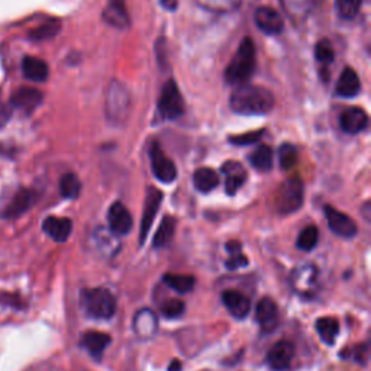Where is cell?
<instances>
[{"label":"cell","mask_w":371,"mask_h":371,"mask_svg":"<svg viewBox=\"0 0 371 371\" xmlns=\"http://www.w3.org/2000/svg\"><path fill=\"white\" fill-rule=\"evenodd\" d=\"M305 201V189L303 183L298 179H287L277 191V199L276 206L279 213L282 215H290L298 212L303 206Z\"/></svg>","instance_id":"cell-4"},{"label":"cell","mask_w":371,"mask_h":371,"mask_svg":"<svg viewBox=\"0 0 371 371\" xmlns=\"http://www.w3.org/2000/svg\"><path fill=\"white\" fill-rule=\"evenodd\" d=\"M329 229L337 234L338 237L342 238H353L357 234V225L356 222L348 216L342 213L341 210L332 208V206H325L324 209Z\"/></svg>","instance_id":"cell-9"},{"label":"cell","mask_w":371,"mask_h":371,"mask_svg":"<svg viewBox=\"0 0 371 371\" xmlns=\"http://www.w3.org/2000/svg\"><path fill=\"white\" fill-rule=\"evenodd\" d=\"M339 125L345 134L356 135L363 132L368 125V116L361 108H348L339 116Z\"/></svg>","instance_id":"cell-15"},{"label":"cell","mask_w":371,"mask_h":371,"mask_svg":"<svg viewBox=\"0 0 371 371\" xmlns=\"http://www.w3.org/2000/svg\"><path fill=\"white\" fill-rule=\"evenodd\" d=\"M111 344V337L103 332L89 331L82 337V347L96 360H101L108 345Z\"/></svg>","instance_id":"cell-19"},{"label":"cell","mask_w":371,"mask_h":371,"mask_svg":"<svg viewBox=\"0 0 371 371\" xmlns=\"http://www.w3.org/2000/svg\"><path fill=\"white\" fill-rule=\"evenodd\" d=\"M103 19L115 28L125 30L130 25L125 0H109L106 9L103 11Z\"/></svg>","instance_id":"cell-21"},{"label":"cell","mask_w":371,"mask_h":371,"mask_svg":"<svg viewBox=\"0 0 371 371\" xmlns=\"http://www.w3.org/2000/svg\"><path fill=\"white\" fill-rule=\"evenodd\" d=\"M360 89H361V82L356 70L351 67L344 68L337 84V94L341 97L350 99L357 96L360 93Z\"/></svg>","instance_id":"cell-24"},{"label":"cell","mask_w":371,"mask_h":371,"mask_svg":"<svg viewBox=\"0 0 371 371\" xmlns=\"http://www.w3.org/2000/svg\"><path fill=\"white\" fill-rule=\"evenodd\" d=\"M161 4L165 6V8H176V0H161Z\"/></svg>","instance_id":"cell-44"},{"label":"cell","mask_w":371,"mask_h":371,"mask_svg":"<svg viewBox=\"0 0 371 371\" xmlns=\"http://www.w3.org/2000/svg\"><path fill=\"white\" fill-rule=\"evenodd\" d=\"M175 231H176V220L171 216H165L154 235V239H153L154 249H163V246H167L172 235H175Z\"/></svg>","instance_id":"cell-28"},{"label":"cell","mask_w":371,"mask_h":371,"mask_svg":"<svg viewBox=\"0 0 371 371\" xmlns=\"http://www.w3.org/2000/svg\"><path fill=\"white\" fill-rule=\"evenodd\" d=\"M41 102H42V93L32 87H20L12 94L13 106L25 112H32L41 105Z\"/></svg>","instance_id":"cell-20"},{"label":"cell","mask_w":371,"mask_h":371,"mask_svg":"<svg viewBox=\"0 0 371 371\" xmlns=\"http://www.w3.org/2000/svg\"><path fill=\"white\" fill-rule=\"evenodd\" d=\"M163 201V193L156 189L151 187L148 189L146 191V199H145V205H144V215H142V222H141V232H139V244H144L148 232L151 229L153 222L156 219V215L160 209Z\"/></svg>","instance_id":"cell-8"},{"label":"cell","mask_w":371,"mask_h":371,"mask_svg":"<svg viewBox=\"0 0 371 371\" xmlns=\"http://www.w3.org/2000/svg\"><path fill=\"white\" fill-rule=\"evenodd\" d=\"M256 68V46L251 38H244L235 57L225 70V79L231 84H241L251 77Z\"/></svg>","instance_id":"cell-2"},{"label":"cell","mask_w":371,"mask_h":371,"mask_svg":"<svg viewBox=\"0 0 371 371\" xmlns=\"http://www.w3.org/2000/svg\"><path fill=\"white\" fill-rule=\"evenodd\" d=\"M193 183H194V187L199 191L209 193L218 187L219 176L215 170H212L209 167H202V168L194 171Z\"/></svg>","instance_id":"cell-26"},{"label":"cell","mask_w":371,"mask_h":371,"mask_svg":"<svg viewBox=\"0 0 371 371\" xmlns=\"http://www.w3.org/2000/svg\"><path fill=\"white\" fill-rule=\"evenodd\" d=\"M60 191L65 199H77L82 191V183L79 177L76 175H73V172H67V175L61 177Z\"/></svg>","instance_id":"cell-31"},{"label":"cell","mask_w":371,"mask_h":371,"mask_svg":"<svg viewBox=\"0 0 371 371\" xmlns=\"http://www.w3.org/2000/svg\"><path fill=\"white\" fill-rule=\"evenodd\" d=\"M368 357V348H367V344L360 345V347H356V354H354V360L358 363H365Z\"/></svg>","instance_id":"cell-42"},{"label":"cell","mask_w":371,"mask_h":371,"mask_svg":"<svg viewBox=\"0 0 371 371\" xmlns=\"http://www.w3.org/2000/svg\"><path fill=\"white\" fill-rule=\"evenodd\" d=\"M317 282V270L313 264H303L293 270L290 276L291 287L302 296L313 293Z\"/></svg>","instance_id":"cell-10"},{"label":"cell","mask_w":371,"mask_h":371,"mask_svg":"<svg viewBox=\"0 0 371 371\" xmlns=\"http://www.w3.org/2000/svg\"><path fill=\"white\" fill-rule=\"evenodd\" d=\"M134 331L142 339L153 338L158 331V319L151 309H141L134 317Z\"/></svg>","instance_id":"cell-17"},{"label":"cell","mask_w":371,"mask_h":371,"mask_svg":"<svg viewBox=\"0 0 371 371\" xmlns=\"http://www.w3.org/2000/svg\"><path fill=\"white\" fill-rule=\"evenodd\" d=\"M256 319L264 332H273L279 328V308L276 302L270 298H264L257 303Z\"/></svg>","instance_id":"cell-11"},{"label":"cell","mask_w":371,"mask_h":371,"mask_svg":"<svg viewBox=\"0 0 371 371\" xmlns=\"http://www.w3.org/2000/svg\"><path fill=\"white\" fill-rule=\"evenodd\" d=\"M131 109V96L119 82H112L106 94V115L115 123H122L128 118Z\"/></svg>","instance_id":"cell-5"},{"label":"cell","mask_w":371,"mask_h":371,"mask_svg":"<svg viewBox=\"0 0 371 371\" xmlns=\"http://www.w3.org/2000/svg\"><path fill=\"white\" fill-rule=\"evenodd\" d=\"M294 357V345L290 341H279L273 345L267 356V364L275 371H284L289 368Z\"/></svg>","instance_id":"cell-14"},{"label":"cell","mask_w":371,"mask_h":371,"mask_svg":"<svg viewBox=\"0 0 371 371\" xmlns=\"http://www.w3.org/2000/svg\"><path fill=\"white\" fill-rule=\"evenodd\" d=\"M108 222L111 232L115 235H127L134 227V220L130 210L120 202H115L108 213Z\"/></svg>","instance_id":"cell-13"},{"label":"cell","mask_w":371,"mask_h":371,"mask_svg":"<svg viewBox=\"0 0 371 371\" xmlns=\"http://www.w3.org/2000/svg\"><path fill=\"white\" fill-rule=\"evenodd\" d=\"M150 160L154 176L163 183H172L177 179V168L160 148L157 142H154L150 148Z\"/></svg>","instance_id":"cell-7"},{"label":"cell","mask_w":371,"mask_h":371,"mask_svg":"<svg viewBox=\"0 0 371 371\" xmlns=\"http://www.w3.org/2000/svg\"><path fill=\"white\" fill-rule=\"evenodd\" d=\"M263 135V131H256V132H249V134H242V135H237V137H231L229 142L234 145H250L254 144L256 141H258Z\"/></svg>","instance_id":"cell-40"},{"label":"cell","mask_w":371,"mask_h":371,"mask_svg":"<svg viewBox=\"0 0 371 371\" xmlns=\"http://www.w3.org/2000/svg\"><path fill=\"white\" fill-rule=\"evenodd\" d=\"M229 105L238 115H267L275 108V96L261 86L241 84L231 93Z\"/></svg>","instance_id":"cell-1"},{"label":"cell","mask_w":371,"mask_h":371,"mask_svg":"<svg viewBox=\"0 0 371 371\" xmlns=\"http://www.w3.org/2000/svg\"><path fill=\"white\" fill-rule=\"evenodd\" d=\"M227 250L229 253V260L227 261V267L229 270H237L239 267H244L249 264V260L241 253V244L237 241L228 242L227 244Z\"/></svg>","instance_id":"cell-36"},{"label":"cell","mask_w":371,"mask_h":371,"mask_svg":"<svg viewBox=\"0 0 371 371\" xmlns=\"http://www.w3.org/2000/svg\"><path fill=\"white\" fill-rule=\"evenodd\" d=\"M273 150L268 145H260L250 157L251 165L258 171H270L271 167H273Z\"/></svg>","instance_id":"cell-29"},{"label":"cell","mask_w":371,"mask_h":371,"mask_svg":"<svg viewBox=\"0 0 371 371\" xmlns=\"http://www.w3.org/2000/svg\"><path fill=\"white\" fill-rule=\"evenodd\" d=\"M35 199H37L35 193L30 189H23L18 191L12 199L11 205L6 208L4 216L8 219H12V218H18L23 215L25 212H28L32 208V205L35 203Z\"/></svg>","instance_id":"cell-22"},{"label":"cell","mask_w":371,"mask_h":371,"mask_svg":"<svg viewBox=\"0 0 371 371\" xmlns=\"http://www.w3.org/2000/svg\"><path fill=\"white\" fill-rule=\"evenodd\" d=\"M316 331L325 344L334 345L339 332V324L335 317L331 316L320 317L316 320Z\"/></svg>","instance_id":"cell-27"},{"label":"cell","mask_w":371,"mask_h":371,"mask_svg":"<svg viewBox=\"0 0 371 371\" xmlns=\"http://www.w3.org/2000/svg\"><path fill=\"white\" fill-rule=\"evenodd\" d=\"M158 113L161 118L175 120L184 113V102L182 93L175 80H168L163 89L158 99Z\"/></svg>","instance_id":"cell-6"},{"label":"cell","mask_w":371,"mask_h":371,"mask_svg":"<svg viewBox=\"0 0 371 371\" xmlns=\"http://www.w3.org/2000/svg\"><path fill=\"white\" fill-rule=\"evenodd\" d=\"M80 302L84 313L92 319L106 320L116 312V299L108 289H89L80 296Z\"/></svg>","instance_id":"cell-3"},{"label":"cell","mask_w":371,"mask_h":371,"mask_svg":"<svg viewBox=\"0 0 371 371\" xmlns=\"http://www.w3.org/2000/svg\"><path fill=\"white\" fill-rule=\"evenodd\" d=\"M186 310V305L180 299H168L161 305V313L167 319L180 317Z\"/></svg>","instance_id":"cell-38"},{"label":"cell","mask_w":371,"mask_h":371,"mask_svg":"<svg viewBox=\"0 0 371 371\" xmlns=\"http://www.w3.org/2000/svg\"><path fill=\"white\" fill-rule=\"evenodd\" d=\"M22 71L25 74V77L37 83L45 82L49 74V68L46 63L37 57H25L22 61Z\"/></svg>","instance_id":"cell-25"},{"label":"cell","mask_w":371,"mask_h":371,"mask_svg":"<svg viewBox=\"0 0 371 371\" xmlns=\"http://www.w3.org/2000/svg\"><path fill=\"white\" fill-rule=\"evenodd\" d=\"M60 30H61V22L57 19H51L42 23L41 27L35 28L30 37L34 41H46L54 38L60 32Z\"/></svg>","instance_id":"cell-33"},{"label":"cell","mask_w":371,"mask_h":371,"mask_svg":"<svg viewBox=\"0 0 371 371\" xmlns=\"http://www.w3.org/2000/svg\"><path fill=\"white\" fill-rule=\"evenodd\" d=\"M222 172L225 176V190L228 194H235L238 189L245 183L246 172L244 167L237 161H228L222 165Z\"/></svg>","instance_id":"cell-23"},{"label":"cell","mask_w":371,"mask_h":371,"mask_svg":"<svg viewBox=\"0 0 371 371\" xmlns=\"http://www.w3.org/2000/svg\"><path fill=\"white\" fill-rule=\"evenodd\" d=\"M164 283L179 293H190L194 289L196 280L193 276H186V275H172V273H167L163 277Z\"/></svg>","instance_id":"cell-30"},{"label":"cell","mask_w":371,"mask_h":371,"mask_svg":"<svg viewBox=\"0 0 371 371\" xmlns=\"http://www.w3.org/2000/svg\"><path fill=\"white\" fill-rule=\"evenodd\" d=\"M222 302L229 313L237 319H244L251 310L250 299L238 290H227L222 293Z\"/></svg>","instance_id":"cell-16"},{"label":"cell","mask_w":371,"mask_h":371,"mask_svg":"<svg viewBox=\"0 0 371 371\" xmlns=\"http://www.w3.org/2000/svg\"><path fill=\"white\" fill-rule=\"evenodd\" d=\"M44 232L53 238L56 242H65L73 231V222L68 218H57L49 216L42 224Z\"/></svg>","instance_id":"cell-18"},{"label":"cell","mask_w":371,"mask_h":371,"mask_svg":"<svg viewBox=\"0 0 371 371\" xmlns=\"http://www.w3.org/2000/svg\"><path fill=\"white\" fill-rule=\"evenodd\" d=\"M180 370H182V364H180V361H177V360L172 361V363L170 364V367H168V371H180Z\"/></svg>","instance_id":"cell-43"},{"label":"cell","mask_w":371,"mask_h":371,"mask_svg":"<svg viewBox=\"0 0 371 371\" xmlns=\"http://www.w3.org/2000/svg\"><path fill=\"white\" fill-rule=\"evenodd\" d=\"M361 5L363 0H335L338 15L347 20H351L358 15Z\"/></svg>","instance_id":"cell-34"},{"label":"cell","mask_w":371,"mask_h":371,"mask_svg":"<svg viewBox=\"0 0 371 371\" xmlns=\"http://www.w3.org/2000/svg\"><path fill=\"white\" fill-rule=\"evenodd\" d=\"M279 158L282 168L290 170L298 163V150H296V146L291 144H283L279 151Z\"/></svg>","instance_id":"cell-37"},{"label":"cell","mask_w":371,"mask_h":371,"mask_svg":"<svg viewBox=\"0 0 371 371\" xmlns=\"http://www.w3.org/2000/svg\"><path fill=\"white\" fill-rule=\"evenodd\" d=\"M315 56L317 58V61H320L322 64H331L335 58V51H334V46L328 39H322L316 44L315 48Z\"/></svg>","instance_id":"cell-39"},{"label":"cell","mask_w":371,"mask_h":371,"mask_svg":"<svg viewBox=\"0 0 371 371\" xmlns=\"http://www.w3.org/2000/svg\"><path fill=\"white\" fill-rule=\"evenodd\" d=\"M12 116V109L4 103H0V128H4Z\"/></svg>","instance_id":"cell-41"},{"label":"cell","mask_w":371,"mask_h":371,"mask_svg":"<svg viewBox=\"0 0 371 371\" xmlns=\"http://www.w3.org/2000/svg\"><path fill=\"white\" fill-rule=\"evenodd\" d=\"M317 239H319L317 228L313 225H309L299 234L296 245H298V249L302 251H312L317 244Z\"/></svg>","instance_id":"cell-35"},{"label":"cell","mask_w":371,"mask_h":371,"mask_svg":"<svg viewBox=\"0 0 371 371\" xmlns=\"http://www.w3.org/2000/svg\"><path fill=\"white\" fill-rule=\"evenodd\" d=\"M254 20H256L258 30L267 35H277L284 28L283 18L279 15L277 11H275L273 8H268V6L258 8L256 11Z\"/></svg>","instance_id":"cell-12"},{"label":"cell","mask_w":371,"mask_h":371,"mask_svg":"<svg viewBox=\"0 0 371 371\" xmlns=\"http://www.w3.org/2000/svg\"><path fill=\"white\" fill-rule=\"evenodd\" d=\"M202 8L218 12V13H228L234 12L241 6L242 0H196Z\"/></svg>","instance_id":"cell-32"}]
</instances>
